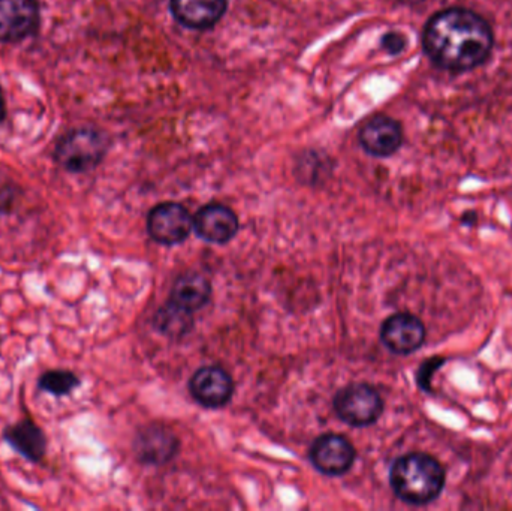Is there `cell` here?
<instances>
[{"label": "cell", "mask_w": 512, "mask_h": 511, "mask_svg": "<svg viewBox=\"0 0 512 511\" xmlns=\"http://www.w3.org/2000/svg\"><path fill=\"white\" fill-rule=\"evenodd\" d=\"M179 449V441L173 432L159 426L141 429L135 438V455L144 464H167Z\"/></svg>", "instance_id": "obj_12"}, {"label": "cell", "mask_w": 512, "mask_h": 511, "mask_svg": "<svg viewBox=\"0 0 512 511\" xmlns=\"http://www.w3.org/2000/svg\"><path fill=\"white\" fill-rule=\"evenodd\" d=\"M3 440L26 461L38 464L47 452V437L33 420L24 419L3 431Z\"/></svg>", "instance_id": "obj_14"}, {"label": "cell", "mask_w": 512, "mask_h": 511, "mask_svg": "<svg viewBox=\"0 0 512 511\" xmlns=\"http://www.w3.org/2000/svg\"><path fill=\"white\" fill-rule=\"evenodd\" d=\"M6 114L5 96H3L2 89H0V122Z\"/></svg>", "instance_id": "obj_20"}, {"label": "cell", "mask_w": 512, "mask_h": 511, "mask_svg": "<svg viewBox=\"0 0 512 511\" xmlns=\"http://www.w3.org/2000/svg\"><path fill=\"white\" fill-rule=\"evenodd\" d=\"M360 143L369 155L388 158L402 146V126L388 116L373 117L361 129Z\"/></svg>", "instance_id": "obj_10"}, {"label": "cell", "mask_w": 512, "mask_h": 511, "mask_svg": "<svg viewBox=\"0 0 512 511\" xmlns=\"http://www.w3.org/2000/svg\"><path fill=\"white\" fill-rule=\"evenodd\" d=\"M381 339L391 353L408 356L423 347L426 327L415 315H391L382 324Z\"/></svg>", "instance_id": "obj_6"}, {"label": "cell", "mask_w": 512, "mask_h": 511, "mask_svg": "<svg viewBox=\"0 0 512 511\" xmlns=\"http://www.w3.org/2000/svg\"><path fill=\"white\" fill-rule=\"evenodd\" d=\"M156 329L170 338H183L191 332L194 327V318L192 312L176 303L170 302L164 308L159 309L155 315Z\"/></svg>", "instance_id": "obj_16"}, {"label": "cell", "mask_w": 512, "mask_h": 511, "mask_svg": "<svg viewBox=\"0 0 512 511\" xmlns=\"http://www.w3.org/2000/svg\"><path fill=\"white\" fill-rule=\"evenodd\" d=\"M390 485L403 503L427 506L438 500L445 488V471L433 456L411 453L394 462Z\"/></svg>", "instance_id": "obj_2"}, {"label": "cell", "mask_w": 512, "mask_h": 511, "mask_svg": "<svg viewBox=\"0 0 512 511\" xmlns=\"http://www.w3.org/2000/svg\"><path fill=\"white\" fill-rule=\"evenodd\" d=\"M228 0H171L174 18L189 29L215 26L227 11Z\"/></svg>", "instance_id": "obj_13"}, {"label": "cell", "mask_w": 512, "mask_h": 511, "mask_svg": "<svg viewBox=\"0 0 512 511\" xmlns=\"http://www.w3.org/2000/svg\"><path fill=\"white\" fill-rule=\"evenodd\" d=\"M80 386V378L74 372L65 371V369L47 371L38 378L39 389L48 395L56 396V398L71 395Z\"/></svg>", "instance_id": "obj_17"}, {"label": "cell", "mask_w": 512, "mask_h": 511, "mask_svg": "<svg viewBox=\"0 0 512 511\" xmlns=\"http://www.w3.org/2000/svg\"><path fill=\"white\" fill-rule=\"evenodd\" d=\"M382 44H384V48L388 53L397 54L403 51L406 41L399 33H388V35H385L384 39H382Z\"/></svg>", "instance_id": "obj_19"}, {"label": "cell", "mask_w": 512, "mask_h": 511, "mask_svg": "<svg viewBox=\"0 0 512 511\" xmlns=\"http://www.w3.org/2000/svg\"><path fill=\"white\" fill-rule=\"evenodd\" d=\"M423 44L435 65L460 72L477 68L489 59L495 36L481 15L465 8H450L430 18Z\"/></svg>", "instance_id": "obj_1"}, {"label": "cell", "mask_w": 512, "mask_h": 511, "mask_svg": "<svg viewBox=\"0 0 512 511\" xmlns=\"http://www.w3.org/2000/svg\"><path fill=\"white\" fill-rule=\"evenodd\" d=\"M447 362V359H442V357H432V359L426 360V362L421 365L420 372H418V384H420L421 389L424 392H430L432 390L433 374L441 368L444 363Z\"/></svg>", "instance_id": "obj_18"}, {"label": "cell", "mask_w": 512, "mask_h": 511, "mask_svg": "<svg viewBox=\"0 0 512 511\" xmlns=\"http://www.w3.org/2000/svg\"><path fill=\"white\" fill-rule=\"evenodd\" d=\"M192 228L194 219L182 204H159L147 218L150 237L161 245L171 246L185 242Z\"/></svg>", "instance_id": "obj_5"}, {"label": "cell", "mask_w": 512, "mask_h": 511, "mask_svg": "<svg viewBox=\"0 0 512 511\" xmlns=\"http://www.w3.org/2000/svg\"><path fill=\"white\" fill-rule=\"evenodd\" d=\"M194 228L198 236L206 242L224 245L239 231V219L228 207L222 204H209L195 216Z\"/></svg>", "instance_id": "obj_11"}, {"label": "cell", "mask_w": 512, "mask_h": 511, "mask_svg": "<svg viewBox=\"0 0 512 511\" xmlns=\"http://www.w3.org/2000/svg\"><path fill=\"white\" fill-rule=\"evenodd\" d=\"M334 408L343 422L364 428L373 425L381 417L384 401L369 384H351L337 393Z\"/></svg>", "instance_id": "obj_4"}, {"label": "cell", "mask_w": 512, "mask_h": 511, "mask_svg": "<svg viewBox=\"0 0 512 511\" xmlns=\"http://www.w3.org/2000/svg\"><path fill=\"white\" fill-rule=\"evenodd\" d=\"M406 2H409V3H421V2H426V0H406Z\"/></svg>", "instance_id": "obj_21"}, {"label": "cell", "mask_w": 512, "mask_h": 511, "mask_svg": "<svg viewBox=\"0 0 512 511\" xmlns=\"http://www.w3.org/2000/svg\"><path fill=\"white\" fill-rule=\"evenodd\" d=\"M195 401L207 408L224 407L233 398L234 384L222 368L207 366L195 372L189 384Z\"/></svg>", "instance_id": "obj_9"}, {"label": "cell", "mask_w": 512, "mask_h": 511, "mask_svg": "<svg viewBox=\"0 0 512 511\" xmlns=\"http://www.w3.org/2000/svg\"><path fill=\"white\" fill-rule=\"evenodd\" d=\"M39 9L35 0H0V42H18L35 32Z\"/></svg>", "instance_id": "obj_8"}, {"label": "cell", "mask_w": 512, "mask_h": 511, "mask_svg": "<svg viewBox=\"0 0 512 511\" xmlns=\"http://www.w3.org/2000/svg\"><path fill=\"white\" fill-rule=\"evenodd\" d=\"M310 459L316 470L325 476H342L351 470L355 461V450L345 437L322 435L313 443Z\"/></svg>", "instance_id": "obj_7"}, {"label": "cell", "mask_w": 512, "mask_h": 511, "mask_svg": "<svg viewBox=\"0 0 512 511\" xmlns=\"http://www.w3.org/2000/svg\"><path fill=\"white\" fill-rule=\"evenodd\" d=\"M108 150L104 132L80 128L66 134L57 144L54 158L69 173H87L98 167Z\"/></svg>", "instance_id": "obj_3"}, {"label": "cell", "mask_w": 512, "mask_h": 511, "mask_svg": "<svg viewBox=\"0 0 512 511\" xmlns=\"http://www.w3.org/2000/svg\"><path fill=\"white\" fill-rule=\"evenodd\" d=\"M210 282L198 273L180 276L171 291V302L188 311L194 312L203 308L210 299Z\"/></svg>", "instance_id": "obj_15"}]
</instances>
